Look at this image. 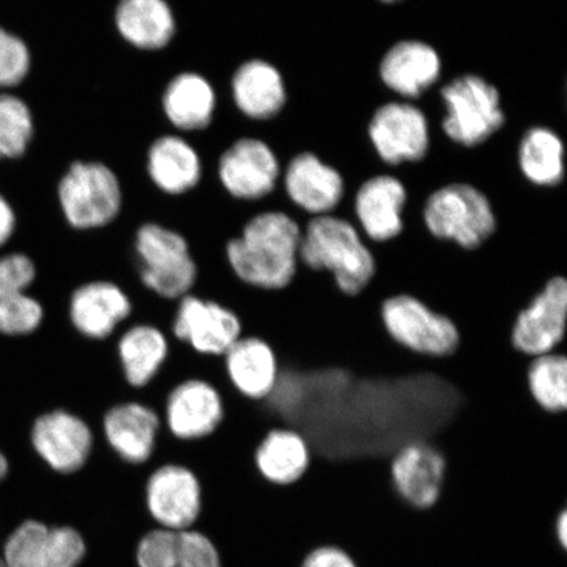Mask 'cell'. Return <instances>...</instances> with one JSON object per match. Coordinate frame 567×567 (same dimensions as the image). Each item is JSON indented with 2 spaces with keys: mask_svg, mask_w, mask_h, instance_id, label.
Segmentation results:
<instances>
[{
  "mask_svg": "<svg viewBox=\"0 0 567 567\" xmlns=\"http://www.w3.org/2000/svg\"><path fill=\"white\" fill-rule=\"evenodd\" d=\"M556 540L564 550H567V509L558 514L555 522Z\"/></svg>",
  "mask_w": 567,
  "mask_h": 567,
  "instance_id": "38",
  "label": "cell"
},
{
  "mask_svg": "<svg viewBox=\"0 0 567 567\" xmlns=\"http://www.w3.org/2000/svg\"><path fill=\"white\" fill-rule=\"evenodd\" d=\"M147 173L163 194L182 196L202 182L203 165L195 147L179 136L155 140L147 154Z\"/></svg>",
  "mask_w": 567,
  "mask_h": 567,
  "instance_id": "27",
  "label": "cell"
},
{
  "mask_svg": "<svg viewBox=\"0 0 567 567\" xmlns=\"http://www.w3.org/2000/svg\"><path fill=\"white\" fill-rule=\"evenodd\" d=\"M163 111L177 130L193 132L209 126L216 110V92L200 74L183 73L167 84Z\"/></svg>",
  "mask_w": 567,
  "mask_h": 567,
  "instance_id": "29",
  "label": "cell"
},
{
  "mask_svg": "<svg viewBox=\"0 0 567 567\" xmlns=\"http://www.w3.org/2000/svg\"><path fill=\"white\" fill-rule=\"evenodd\" d=\"M103 442L124 465L152 463L163 431V417L146 403L127 400L106 409L102 417Z\"/></svg>",
  "mask_w": 567,
  "mask_h": 567,
  "instance_id": "13",
  "label": "cell"
},
{
  "mask_svg": "<svg viewBox=\"0 0 567 567\" xmlns=\"http://www.w3.org/2000/svg\"><path fill=\"white\" fill-rule=\"evenodd\" d=\"M408 190L393 176L367 181L353 200V215L365 243L386 244L401 236Z\"/></svg>",
  "mask_w": 567,
  "mask_h": 567,
  "instance_id": "20",
  "label": "cell"
},
{
  "mask_svg": "<svg viewBox=\"0 0 567 567\" xmlns=\"http://www.w3.org/2000/svg\"><path fill=\"white\" fill-rule=\"evenodd\" d=\"M234 392L252 402L266 401L279 379V360L265 339L243 336L221 358Z\"/></svg>",
  "mask_w": 567,
  "mask_h": 567,
  "instance_id": "23",
  "label": "cell"
},
{
  "mask_svg": "<svg viewBox=\"0 0 567 567\" xmlns=\"http://www.w3.org/2000/svg\"><path fill=\"white\" fill-rule=\"evenodd\" d=\"M299 567H358L353 558L334 545H323L310 550Z\"/></svg>",
  "mask_w": 567,
  "mask_h": 567,
  "instance_id": "36",
  "label": "cell"
},
{
  "mask_svg": "<svg viewBox=\"0 0 567 567\" xmlns=\"http://www.w3.org/2000/svg\"><path fill=\"white\" fill-rule=\"evenodd\" d=\"M284 184L289 202L310 217L336 215L343 202L342 175L311 153L290 161Z\"/></svg>",
  "mask_w": 567,
  "mask_h": 567,
  "instance_id": "22",
  "label": "cell"
},
{
  "mask_svg": "<svg viewBox=\"0 0 567 567\" xmlns=\"http://www.w3.org/2000/svg\"><path fill=\"white\" fill-rule=\"evenodd\" d=\"M38 278V266L27 252L0 258V334L28 338L44 324L45 309L31 293Z\"/></svg>",
  "mask_w": 567,
  "mask_h": 567,
  "instance_id": "16",
  "label": "cell"
},
{
  "mask_svg": "<svg viewBox=\"0 0 567 567\" xmlns=\"http://www.w3.org/2000/svg\"><path fill=\"white\" fill-rule=\"evenodd\" d=\"M442 61L434 48L422 41H401L384 55L380 65L382 82L405 97H417L435 84Z\"/></svg>",
  "mask_w": 567,
  "mask_h": 567,
  "instance_id": "25",
  "label": "cell"
},
{
  "mask_svg": "<svg viewBox=\"0 0 567 567\" xmlns=\"http://www.w3.org/2000/svg\"><path fill=\"white\" fill-rule=\"evenodd\" d=\"M137 278L147 292L176 302L194 292L198 268L188 239L155 221L142 223L133 234Z\"/></svg>",
  "mask_w": 567,
  "mask_h": 567,
  "instance_id": "3",
  "label": "cell"
},
{
  "mask_svg": "<svg viewBox=\"0 0 567 567\" xmlns=\"http://www.w3.org/2000/svg\"><path fill=\"white\" fill-rule=\"evenodd\" d=\"M17 229V216L11 205L0 196V247L12 238Z\"/></svg>",
  "mask_w": 567,
  "mask_h": 567,
  "instance_id": "37",
  "label": "cell"
},
{
  "mask_svg": "<svg viewBox=\"0 0 567 567\" xmlns=\"http://www.w3.org/2000/svg\"><path fill=\"white\" fill-rule=\"evenodd\" d=\"M302 225L292 213L264 209L247 219L225 245V258L236 279L259 290H281L299 269Z\"/></svg>",
  "mask_w": 567,
  "mask_h": 567,
  "instance_id": "1",
  "label": "cell"
},
{
  "mask_svg": "<svg viewBox=\"0 0 567 567\" xmlns=\"http://www.w3.org/2000/svg\"><path fill=\"white\" fill-rule=\"evenodd\" d=\"M442 96L446 109L443 130L456 144L481 145L505 124L499 92L484 78H456L442 90Z\"/></svg>",
  "mask_w": 567,
  "mask_h": 567,
  "instance_id": "8",
  "label": "cell"
},
{
  "mask_svg": "<svg viewBox=\"0 0 567 567\" xmlns=\"http://www.w3.org/2000/svg\"><path fill=\"white\" fill-rule=\"evenodd\" d=\"M120 371L126 385L142 390L158 378L172 352L165 330L148 322L125 323L115 336Z\"/></svg>",
  "mask_w": 567,
  "mask_h": 567,
  "instance_id": "21",
  "label": "cell"
},
{
  "mask_svg": "<svg viewBox=\"0 0 567 567\" xmlns=\"http://www.w3.org/2000/svg\"><path fill=\"white\" fill-rule=\"evenodd\" d=\"M567 279L555 278L516 317L513 346L529 358L567 353Z\"/></svg>",
  "mask_w": 567,
  "mask_h": 567,
  "instance_id": "14",
  "label": "cell"
},
{
  "mask_svg": "<svg viewBox=\"0 0 567 567\" xmlns=\"http://www.w3.org/2000/svg\"><path fill=\"white\" fill-rule=\"evenodd\" d=\"M519 165L530 183L555 187L564 179V144L547 127H532L519 148Z\"/></svg>",
  "mask_w": 567,
  "mask_h": 567,
  "instance_id": "30",
  "label": "cell"
},
{
  "mask_svg": "<svg viewBox=\"0 0 567 567\" xmlns=\"http://www.w3.org/2000/svg\"><path fill=\"white\" fill-rule=\"evenodd\" d=\"M425 229L432 237L477 250L496 230L494 207L476 187L453 183L432 193L422 207Z\"/></svg>",
  "mask_w": 567,
  "mask_h": 567,
  "instance_id": "5",
  "label": "cell"
},
{
  "mask_svg": "<svg viewBox=\"0 0 567 567\" xmlns=\"http://www.w3.org/2000/svg\"><path fill=\"white\" fill-rule=\"evenodd\" d=\"M532 399L551 414L567 411V353L551 352L532 359L527 371Z\"/></svg>",
  "mask_w": 567,
  "mask_h": 567,
  "instance_id": "31",
  "label": "cell"
},
{
  "mask_svg": "<svg viewBox=\"0 0 567 567\" xmlns=\"http://www.w3.org/2000/svg\"><path fill=\"white\" fill-rule=\"evenodd\" d=\"M311 463L307 439L299 432L276 427L261 437L254 451L252 464L268 485L288 487L301 481Z\"/></svg>",
  "mask_w": 567,
  "mask_h": 567,
  "instance_id": "24",
  "label": "cell"
},
{
  "mask_svg": "<svg viewBox=\"0 0 567 567\" xmlns=\"http://www.w3.org/2000/svg\"><path fill=\"white\" fill-rule=\"evenodd\" d=\"M87 556L81 529L28 519L7 537L2 561L6 567H82Z\"/></svg>",
  "mask_w": 567,
  "mask_h": 567,
  "instance_id": "9",
  "label": "cell"
},
{
  "mask_svg": "<svg viewBox=\"0 0 567 567\" xmlns=\"http://www.w3.org/2000/svg\"><path fill=\"white\" fill-rule=\"evenodd\" d=\"M181 532L152 527L142 534L134 547L136 567H175L179 556Z\"/></svg>",
  "mask_w": 567,
  "mask_h": 567,
  "instance_id": "33",
  "label": "cell"
},
{
  "mask_svg": "<svg viewBox=\"0 0 567 567\" xmlns=\"http://www.w3.org/2000/svg\"><path fill=\"white\" fill-rule=\"evenodd\" d=\"M30 66L31 55L24 42L0 28V87L17 86Z\"/></svg>",
  "mask_w": 567,
  "mask_h": 567,
  "instance_id": "35",
  "label": "cell"
},
{
  "mask_svg": "<svg viewBox=\"0 0 567 567\" xmlns=\"http://www.w3.org/2000/svg\"><path fill=\"white\" fill-rule=\"evenodd\" d=\"M115 19L120 34L144 51L167 47L176 31L175 17L166 0H120Z\"/></svg>",
  "mask_w": 567,
  "mask_h": 567,
  "instance_id": "28",
  "label": "cell"
},
{
  "mask_svg": "<svg viewBox=\"0 0 567 567\" xmlns=\"http://www.w3.org/2000/svg\"><path fill=\"white\" fill-rule=\"evenodd\" d=\"M142 506L155 527L176 532L197 528L207 507L203 482L186 464L168 461L155 465L142 487Z\"/></svg>",
  "mask_w": 567,
  "mask_h": 567,
  "instance_id": "6",
  "label": "cell"
},
{
  "mask_svg": "<svg viewBox=\"0 0 567 567\" xmlns=\"http://www.w3.org/2000/svg\"><path fill=\"white\" fill-rule=\"evenodd\" d=\"M32 136V115L27 104L19 97L0 95V157H20Z\"/></svg>",
  "mask_w": 567,
  "mask_h": 567,
  "instance_id": "32",
  "label": "cell"
},
{
  "mask_svg": "<svg viewBox=\"0 0 567 567\" xmlns=\"http://www.w3.org/2000/svg\"><path fill=\"white\" fill-rule=\"evenodd\" d=\"M59 204L69 229L78 233L109 229L123 216L122 184L103 163L75 162L60 182Z\"/></svg>",
  "mask_w": 567,
  "mask_h": 567,
  "instance_id": "4",
  "label": "cell"
},
{
  "mask_svg": "<svg viewBox=\"0 0 567 567\" xmlns=\"http://www.w3.org/2000/svg\"><path fill=\"white\" fill-rule=\"evenodd\" d=\"M96 436L81 415L59 408L35 416L28 437L34 456L49 472L71 477L90 463Z\"/></svg>",
  "mask_w": 567,
  "mask_h": 567,
  "instance_id": "7",
  "label": "cell"
},
{
  "mask_svg": "<svg viewBox=\"0 0 567 567\" xmlns=\"http://www.w3.org/2000/svg\"><path fill=\"white\" fill-rule=\"evenodd\" d=\"M280 165L271 147L258 138H240L218 163L224 189L238 202L258 203L271 195L278 184Z\"/></svg>",
  "mask_w": 567,
  "mask_h": 567,
  "instance_id": "17",
  "label": "cell"
},
{
  "mask_svg": "<svg viewBox=\"0 0 567 567\" xmlns=\"http://www.w3.org/2000/svg\"><path fill=\"white\" fill-rule=\"evenodd\" d=\"M445 472L443 453L425 441L402 445L390 458V477L396 494L416 509L436 505L443 492Z\"/></svg>",
  "mask_w": 567,
  "mask_h": 567,
  "instance_id": "18",
  "label": "cell"
},
{
  "mask_svg": "<svg viewBox=\"0 0 567 567\" xmlns=\"http://www.w3.org/2000/svg\"><path fill=\"white\" fill-rule=\"evenodd\" d=\"M175 567H225L221 550L200 528L181 532L179 556Z\"/></svg>",
  "mask_w": 567,
  "mask_h": 567,
  "instance_id": "34",
  "label": "cell"
},
{
  "mask_svg": "<svg viewBox=\"0 0 567 567\" xmlns=\"http://www.w3.org/2000/svg\"><path fill=\"white\" fill-rule=\"evenodd\" d=\"M243 336V321L225 305L195 293L176 301L168 338L200 357L221 359Z\"/></svg>",
  "mask_w": 567,
  "mask_h": 567,
  "instance_id": "11",
  "label": "cell"
},
{
  "mask_svg": "<svg viewBox=\"0 0 567 567\" xmlns=\"http://www.w3.org/2000/svg\"><path fill=\"white\" fill-rule=\"evenodd\" d=\"M0 567H6L4 563L2 561V558H0Z\"/></svg>",
  "mask_w": 567,
  "mask_h": 567,
  "instance_id": "41",
  "label": "cell"
},
{
  "mask_svg": "<svg viewBox=\"0 0 567 567\" xmlns=\"http://www.w3.org/2000/svg\"><path fill=\"white\" fill-rule=\"evenodd\" d=\"M370 137L375 152L389 165L421 161L430 147L427 118L408 103L380 106L370 124Z\"/></svg>",
  "mask_w": 567,
  "mask_h": 567,
  "instance_id": "19",
  "label": "cell"
},
{
  "mask_svg": "<svg viewBox=\"0 0 567 567\" xmlns=\"http://www.w3.org/2000/svg\"><path fill=\"white\" fill-rule=\"evenodd\" d=\"M225 414L218 388L208 380L190 378L169 390L162 411L163 430L177 442H203L221 427Z\"/></svg>",
  "mask_w": 567,
  "mask_h": 567,
  "instance_id": "12",
  "label": "cell"
},
{
  "mask_svg": "<svg viewBox=\"0 0 567 567\" xmlns=\"http://www.w3.org/2000/svg\"><path fill=\"white\" fill-rule=\"evenodd\" d=\"M231 90L237 109L254 120L279 115L287 102L280 71L264 60L243 63L233 76Z\"/></svg>",
  "mask_w": 567,
  "mask_h": 567,
  "instance_id": "26",
  "label": "cell"
},
{
  "mask_svg": "<svg viewBox=\"0 0 567 567\" xmlns=\"http://www.w3.org/2000/svg\"><path fill=\"white\" fill-rule=\"evenodd\" d=\"M299 264L328 271L343 293L357 296L371 282L374 258L357 225L336 215L309 217L302 225Z\"/></svg>",
  "mask_w": 567,
  "mask_h": 567,
  "instance_id": "2",
  "label": "cell"
},
{
  "mask_svg": "<svg viewBox=\"0 0 567 567\" xmlns=\"http://www.w3.org/2000/svg\"><path fill=\"white\" fill-rule=\"evenodd\" d=\"M134 308L123 287L111 280H91L78 286L68 302V318L78 336L106 342L131 321Z\"/></svg>",
  "mask_w": 567,
  "mask_h": 567,
  "instance_id": "15",
  "label": "cell"
},
{
  "mask_svg": "<svg viewBox=\"0 0 567 567\" xmlns=\"http://www.w3.org/2000/svg\"><path fill=\"white\" fill-rule=\"evenodd\" d=\"M10 472L9 458H7L2 452H0V482H2L7 474Z\"/></svg>",
  "mask_w": 567,
  "mask_h": 567,
  "instance_id": "39",
  "label": "cell"
},
{
  "mask_svg": "<svg viewBox=\"0 0 567 567\" xmlns=\"http://www.w3.org/2000/svg\"><path fill=\"white\" fill-rule=\"evenodd\" d=\"M381 2H384V3H395V2H400V0H381Z\"/></svg>",
  "mask_w": 567,
  "mask_h": 567,
  "instance_id": "40",
  "label": "cell"
},
{
  "mask_svg": "<svg viewBox=\"0 0 567 567\" xmlns=\"http://www.w3.org/2000/svg\"><path fill=\"white\" fill-rule=\"evenodd\" d=\"M381 317L390 338L408 351L445 358L457 350L460 336L455 323L414 297H392L382 303Z\"/></svg>",
  "mask_w": 567,
  "mask_h": 567,
  "instance_id": "10",
  "label": "cell"
}]
</instances>
